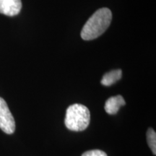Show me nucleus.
I'll list each match as a JSON object with an SVG mask.
<instances>
[{
  "instance_id": "obj_7",
  "label": "nucleus",
  "mask_w": 156,
  "mask_h": 156,
  "mask_svg": "<svg viewBox=\"0 0 156 156\" xmlns=\"http://www.w3.org/2000/svg\"><path fill=\"white\" fill-rule=\"evenodd\" d=\"M147 142L154 155H156V133L153 129L150 128L147 132Z\"/></svg>"
},
{
  "instance_id": "obj_2",
  "label": "nucleus",
  "mask_w": 156,
  "mask_h": 156,
  "mask_svg": "<svg viewBox=\"0 0 156 156\" xmlns=\"http://www.w3.org/2000/svg\"><path fill=\"white\" fill-rule=\"evenodd\" d=\"M90 121V113L86 106L80 103L71 105L66 112L65 126L68 129L81 132L86 129Z\"/></svg>"
},
{
  "instance_id": "obj_6",
  "label": "nucleus",
  "mask_w": 156,
  "mask_h": 156,
  "mask_svg": "<svg viewBox=\"0 0 156 156\" xmlns=\"http://www.w3.org/2000/svg\"><path fill=\"white\" fill-rule=\"evenodd\" d=\"M122 71L121 69L112 70L109 73L105 74L101 79V83L105 86H110L116 83L122 78Z\"/></svg>"
},
{
  "instance_id": "obj_1",
  "label": "nucleus",
  "mask_w": 156,
  "mask_h": 156,
  "mask_svg": "<svg viewBox=\"0 0 156 156\" xmlns=\"http://www.w3.org/2000/svg\"><path fill=\"white\" fill-rule=\"evenodd\" d=\"M112 20V12L108 8L98 9L88 19L81 31L85 41H90L101 36L107 30Z\"/></svg>"
},
{
  "instance_id": "obj_4",
  "label": "nucleus",
  "mask_w": 156,
  "mask_h": 156,
  "mask_svg": "<svg viewBox=\"0 0 156 156\" xmlns=\"http://www.w3.org/2000/svg\"><path fill=\"white\" fill-rule=\"evenodd\" d=\"M22 8L21 0H0V13L7 16L18 15Z\"/></svg>"
},
{
  "instance_id": "obj_3",
  "label": "nucleus",
  "mask_w": 156,
  "mask_h": 156,
  "mask_svg": "<svg viewBox=\"0 0 156 156\" xmlns=\"http://www.w3.org/2000/svg\"><path fill=\"white\" fill-rule=\"evenodd\" d=\"M0 129L6 134H11L15 131V122L6 101L0 97Z\"/></svg>"
},
{
  "instance_id": "obj_5",
  "label": "nucleus",
  "mask_w": 156,
  "mask_h": 156,
  "mask_svg": "<svg viewBox=\"0 0 156 156\" xmlns=\"http://www.w3.org/2000/svg\"><path fill=\"white\" fill-rule=\"evenodd\" d=\"M126 104L125 101L122 95L109 98L105 104V111L108 114H116L121 107Z\"/></svg>"
},
{
  "instance_id": "obj_8",
  "label": "nucleus",
  "mask_w": 156,
  "mask_h": 156,
  "mask_svg": "<svg viewBox=\"0 0 156 156\" xmlns=\"http://www.w3.org/2000/svg\"><path fill=\"white\" fill-rule=\"evenodd\" d=\"M82 156H107V154L100 150H92L84 153Z\"/></svg>"
}]
</instances>
